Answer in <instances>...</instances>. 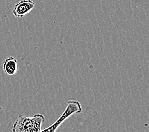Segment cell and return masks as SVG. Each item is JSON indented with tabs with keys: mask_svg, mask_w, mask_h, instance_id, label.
I'll list each match as a JSON object with an SVG mask.
<instances>
[{
	"mask_svg": "<svg viewBox=\"0 0 149 132\" xmlns=\"http://www.w3.org/2000/svg\"><path fill=\"white\" fill-rule=\"evenodd\" d=\"M45 121L43 115L37 114L33 117L21 115L13 125V132H40L42 125Z\"/></svg>",
	"mask_w": 149,
	"mask_h": 132,
	"instance_id": "6da1fadb",
	"label": "cell"
},
{
	"mask_svg": "<svg viewBox=\"0 0 149 132\" xmlns=\"http://www.w3.org/2000/svg\"><path fill=\"white\" fill-rule=\"evenodd\" d=\"M82 111V106L78 100H69L66 104V107L65 110L64 111L62 114L57 119L53 124L50 125L49 126L42 130V131H50L54 132L55 131L59 126L63 122L70 117L72 115L74 114H79Z\"/></svg>",
	"mask_w": 149,
	"mask_h": 132,
	"instance_id": "7a4b0ae2",
	"label": "cell"
},
{
	"mask_svg": "<svg viewBox=\"0 0 149 132\" xmlns=\"http://www.w3.org/2000/svg\"><path fill=\"white\" fill-rule=\"evenodd\" d=\"M35 6V3L32 0H22L15 5L12 13L16 17L21 18L31 12Z\"/></svg>",
	"mask_w": 149,
	"mask_h": 132,
	"instance_id": "3957f363",
	"label": "cell"
},
{
	"mask_svg": "<svg viewBox=\"0 0 149 132\" xmlns=\"http://www.w3.org/2000/svg\"><path fill=\"white\" fill-rule=\"evenodd\" d=\"M3 69L6 74L13 76L18 72V62L15 57H10L6 59L3 64Z\"/></svg>",
	"mask_w": 149,
	"mask_h": 132,
	"instance_id": "277c9868",
	"label": "cell"
}]
</instances>
